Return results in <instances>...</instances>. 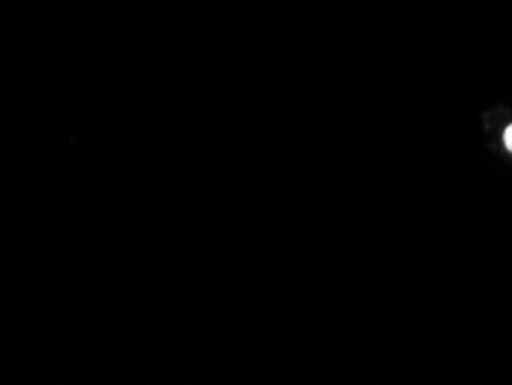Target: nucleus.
Listing matches in <instances>:
<instances>
[{"label": "nucleus", "mask_w": 512, "mask_h": 385, "mask_svg": "<svg viewBox=\"0 0 512 385\" xmlns=\"http://www.w3.org/2000/svg\"><path fill=\"white\" fill-rule=\"evenodd\" d=\"M503 141H506V148L512 153V125L506 130V137H503Z\"/></svg>", "instance_id": "1"}]
</instances>
